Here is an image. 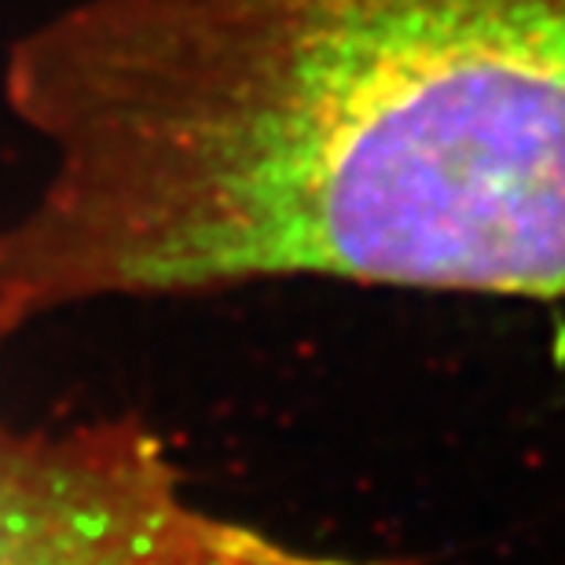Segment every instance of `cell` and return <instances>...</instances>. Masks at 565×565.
Segmentation results:
<instances>
[{"mask_svg":"<svg viewBox=\"0 0 565 565\" xmlns=\"http://www.w3.org/2000/svg\"><path fill=\"white\" fill-rule=\"evenodd\" d=\"M4 96L0 309L345 279L565 298V0H74Z\"/></svg>","mask_w":565,"mask_h":565,"instance_id":"1","label":"cell"},{"mask_svg":"<svg viewBox=\"0 0 565 565\" xmlns=\"http://www.w3.org/2000/svg\"><path fill=\"white\" fill-rule=\"evenodd\" d=\"M22 323L0 309V345ZM0 565H412L320 555L232 522L184 492L137 415L0 426Z\"/></svg>","mask_w":565,"mask_h":565,"instance_id":"2","label":"cell"}]
</instances>
